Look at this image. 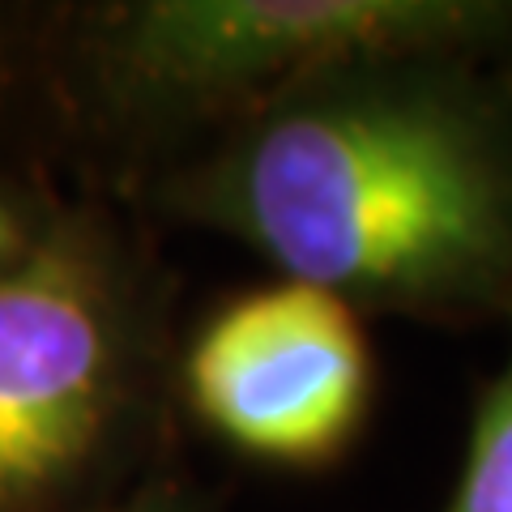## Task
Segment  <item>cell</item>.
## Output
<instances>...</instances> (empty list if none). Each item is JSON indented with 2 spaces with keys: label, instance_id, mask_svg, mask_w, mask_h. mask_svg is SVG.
Masks as SVG:
<instances>
[{
  "label": "cell",
  "instance_id": "cell-1",
  "mask_svg": "<svg viewBox=\"0 0 512 512\" xmlns=\"http://www.w3.org/2000/svg\"><path fill=\"white\" fill-rule=\"evenodd\" d=\"M184 218L350 308H512V94L487 60L350 64L222 116Z\"/></svg>",
  "mask_w": 512,
  "mask_h": 512
},
{
  "label": "cell",
  "instance_id": "cell-2",
  "mask_svg": "<svg viewBox=\"0 0 512 512\" xmlns=\"http://www.w3.org/2000/svg\"><path fill=\"white\" fill-rule=\"evenodd\" d=\"M508 47L512 0H137L94 18L86 56L124 116L197 120L350 64Z\"/></svg>",
  "mask_w": 512,
  "mask_h": 512
},
{
  "label": "cell",
  "instance_id": "cell-3",
  "mask_svg": "<svg viewBox=\"0 0 512 512\" xmlns=\"http://www.w3.org/2000/svg\"><path fill=\"white\" fill-rule=\"evenodd\" d=\"M128 393V312L82 227L0 269V512H39L103 448Z\"/></svg>",
  "mask_w": 512,
  "mask_h": 512
},
{
  "label": "cell",
  "instance_id": "cell-4",
  "mask_svg": "<svg viewBox=\"0 0 512 512\" xmlns=\"http://www.w3.org/2000/svg\"><path fill=\"white\" fill-rule=\"evenodd\" d=\"M192 414L274 470L338 461L372 410V346L346 299L278 278L227 299L184 350Z\"/></svg>",
  "mask_w": 512,
  "mask_h": 512
},
{
  "label": "cell",
  "instance_id": "cell-5",
  "mask_svg": "<svg viewBox=\"0 0 512 512\" xmlns=\"http://www.w3.org/2000/svg\"><path fill=\"white\" fill-rule=\"evenodd\" d=\"M440 512H512V342L474 406L461 474Z\"/></svg>",
  "mask_w": 512,
  "mask_h": 512
},
{
  "label": "cell",
  "instance_id": "cell-6",
  "mask_svg": "<svg viewBox=\"0 0 512 512\" xmlns=\"http://www.w3.org/2000/svg\"><path fill=\"white\" fill-rule=\"evenodd\" d=\"M30 239H35V231L26 227V218L18 214V205L0 192V269L18 261V256L30 248Z\"/></svg>",
  "mask_w": 512,
  "mask_h": 512
},
{
  "label": "cell",
  "instance_id": "cell-7",
  "mask_svg": "<svg viewBox=\"0 0 512 512\" xmlns=\"http://www.w3.org/2000/svg\"><path fill=\"white\" fill-rule=\"evenodd\" d=\"M107 512H201V508L175 487H146V491H137L133 500H124Z\"/></svg>",
  "mask_w": 512,
  "mask_h": 512
}]
</instances>
